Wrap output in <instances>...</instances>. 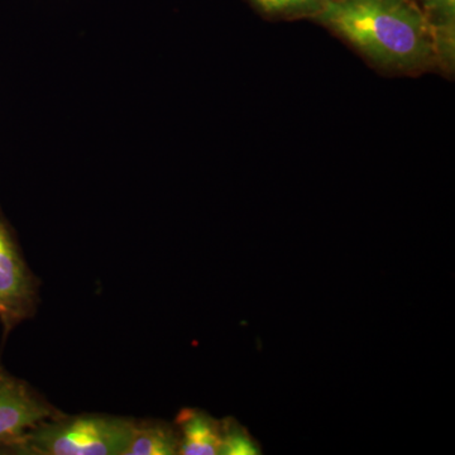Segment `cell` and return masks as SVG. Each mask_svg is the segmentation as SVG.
Returning a JSON list of instances; mask_svg holds the SVG:
<instances>
[{
	"instance_id": "6da1fadb",
	"label": "cell",
	"mask_w": 455,
	"mask_h": 455,
	"mask_svg": "<svg viewBox=\"0 0 455 455\" xmlns=\"http://www.w3.org/2000/svg\"><path fill=\"white\" fill-rule=\"evenodd\" d=\"M317 20L388 68L415 70L442 53L438 28L414 0H325Z\"/></svg>"
},
{
	"instance_id": "7a4b0ae2",
	"label": "cell",
	"mask_w": 455,
	"mask_h": 455,
	"mask_svg": "<svg viewBox=\"0 0 455 455\" xmlns=\"http://www.w3.org/2000/svg\"><path fill=\"white\" fill-rule=\"evenodd\" d=\"M134 419L106 414L64 415L42 421L0 455H124Z\"/></svg>"
},
{
	"instance_id": "3957f363",
	"label": "cell",
	"mask_w": 455,
	"mask_h": 455,
	"mask_svg": "<svg viewBox=\"0 0 455 455\" xmlns=\"http://www.w3.org/2000/svg\"><path fill=\"white\" fill-rule=\"evenodd\" d=\"M38 283L12 235L0 218V324L4 338L37 310Z\"/></svg>"
},
{
	"instance_id": "277c9868",
	"label": "cell",
	"mask_w": 455,
	"mask_h": 455,
	"mask_svg": "<svg viewBox=\"0 0 455 455\" xmlns=\"http://www.w3.org/2000/svg\"><path fill=\"white\" fill-rule=\"evenodd\" d=\"M59 412L25 379L9 373L0 364V448L16 442L33 427Z\"/></svg>"
},
{
	"instance_id": "5b68a950",
	"label": "cell",
	"mask_w": 455,
	"mask_h": 455,
	"mask_svg": "<svg viewBox=\"0 0 455 455\" xmlns=\"http://www.w3.org/2000/svg\"><path fill=\"white\" fill-rule=\"evenodd\" d=\"M180 455L220 454L221 420L197 409H184L176 419Z\"/></svg>"
},
{
	"instance_id": "8992f818",
	"label": "cell",
	"mask_w": 455,
	"mask_h": 455,
	"mask_svg": "<svg viewBox=\"0 0 455 455\" xmlns=\"http://www.w3.org/2000/svg\"><path fill=\"white\" fill-rule=\"evenodd\" d=\"M176 425L163 420H134L133 433L124 455L179 454Z\"/></svg>"
},
{
	"instance_id": "52a82bcc",
	"label": "cell",
	"mask_w": 455,
	"mask_h": 455,
	"mask_svg": "<svg viewBox=\"0 0 455 455\" xmlns=\"http://www.w3.org/2000/svg\"><path fill=\"white\" fill-rule=\"evenodd\" d=\"M223 435H221L220 455H254L259 454V447L235 419L221 420Z\"/></svg>"
},
{
	"instance_id": "ba28073f",
	"label": "cell",
	"mask_w": 455,
	"mask_h": 455,
	"mask_svg": "<svg viewBox=\"0 0 455 455\" xmlns=\"http://www.w3.org/2000/svg\"><path fill=\"white\" fill-rule=\"evenodd\" d=\"M421 4L434 26H454L455 0H421Z\"/></svg>"
},
{
	"instance_id": "9c48e42d",
	"label": "cell",
	"mask_w": 455,
	"mask_h": 455,
	"mask_svg": "<svg viewBox=\"0 0 455 455\" xmlns=\"http://www.w3.org/2000/svg\"><path fill=\"white\" fill-rule=\"evenodd\" d=\"M263 11L268 13H281V12L295 11V9L320 7L325 0H254Z\"/></svg>"
}]
</instances>
